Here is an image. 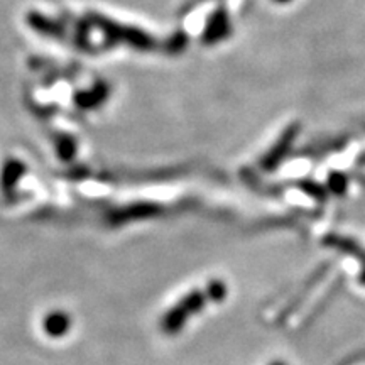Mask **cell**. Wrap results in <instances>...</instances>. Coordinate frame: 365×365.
I'll return each mask as SVG.
<instances>
[{"label":"cell","instance_id":"7a4b0ae2","mask_svg":"<svg viewBox=\"0 0 365 365\" xmlns=\"http://www.w3.org/2000/svg\"><path fill=\"white\" fill-rule=\"evenodd\" d=\"M274 365H282V364H274Z\"/></svg>","mask_w":365,"mask_h":365},{"label":"cell","instance_id":"6da1fadb","mask_svg":"<svg viewBox=\"0 0 365 365\" xmlns=\"http://www.w3.org/2000/svg\"><path fill=\"white\" fill-rule=\"evenodd\" d=\"M362 282H365V271H364V274H362Z\"/></svg>","mask_w":365,"mask_h":365}]
</instances>
